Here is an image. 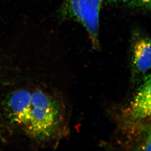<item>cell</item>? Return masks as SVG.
Here are the masks:
<instances>
[{
    "label": "cell",
    "instance_id": "cell-1",
    "mask_svg": "<svg viewBox=\"0 0 151 151\" xmlns=\"http://www.w3.org/2000/svg\"><path fill=\"white\" fill-rule=\"evenodd\" d=\"M7 118L30 137L46 140L54 137L64 120L63 104L39 90L21 89L5 103Z\"/></svg>",
    "mask_w": 151,
    "mask_h": 151
},
{
    "label": "cell",
    "instance_id": "cell-2",
    "mask_svg": "<svg viewBox=\"0 0 151 151\" xmlns=\"http://www.w3.org/2000/svg\"><path fill=\"white\" fill-rule=\"evenodd\" d=\"M104 0H66L64 15L80 23L88 33L94 50L100 49L99 15Z\"/></svg>",
    "mask_w": 151,
    "mask_h": 151
},
{
    "label": "cell",
    "instance_id": "cell-3",
    "mask_svg": "<svg viewBox=\"0 0 151 151\" xmlns=\"http://www.w3.org/2000/svg\"><path fill=\"white\" fill-rule=\"evenodd\" d=\"M151 41L148 37H141L134 42L130 59L133 81L147 76L151 68Z\"/></svg>",
    "mask_w": 151,
    "mask_h": 151
},
{
    "label": "cell",
    "instance_id": "cell-4",
    "mask_svg": "<svg viewBox=\"0 0 151 151\" xmlns=\"http://www.w3.org/2000/svg\"><path fill=\"white\" fill-rule=\"evenodd\" d=\"M151 74L141 81L128 109L130 119L134 121L145 120L151 116Z\"/></svg>",
    "mask_w": 151,
    "mask_h": 151
},
{
    "label": "cell",
    "instance_id": "cell-5",
    "mask_svg": "<svg viewBox=\"0 0 151 151\" xmlns=\"http://www.w3.org/2000/svg\"><path fill=\"white\" fill-rule=\"evenodd\" d=\"M118 1H121L124 3L134 4L142 5L146 6H150V0H116Z\"/></svg>",
    "mask_w": 151,
    "mask_h": 151
}]
</instances>
